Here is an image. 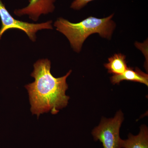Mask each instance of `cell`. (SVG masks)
I'll list each match as a JSON object with an SVG mask.
<instances>
[{
	"instance_id": "6",
	"label": "cell",
	"mask_w": 148,
	"mask_h": 148,
	"mask_svg": "<svg viewBox=\"0 0 148 148\" xmlns=\"http://www.w3.org/2000/svg\"><path fill=\"white\" fill-rule=\"evenodd\" d=\"M111 82L113 84H119L123 80L130 81L141 83L148 86V75L140 69H135L127 67L125 71L120 75H114L110 78Z\"/></svg>"
},
{
	"instance_id": "4",
	"label": "cell",
	"mask_w": 148,
	"mask_h": 148,
	"mask_svg": "<svg viewBox=\"0 0 148 148\" xmlns=\"http://www.w3.org/2000/svg\"><path fill=\"white\" fill-rule=\"evenodd\" d=\"M0 18L1 21V27L0 29V40L6 31L10 29H16L25 32L30 40L35 42L36 39V34L38 31L43 29H53L51 25L52 21H49L40 24H34L15 19L11 15L1 0H0Z\"/></svg>"
},
{
	"instance_id": "9",
	"label": "cell",
	"mask_w": 148,
	"mask_h": 148,
	"mask_svg": "<svg viewBox=\"0 0 148 148\" xmlns=\"http://www.w3.org/2000/svg\"><path fill=\"white\" fill-rule=\"evenodd\" d=\"M93 0H74L71 5V8L75 10H79L90 1Z\"/></svg>"
},
{
	"instance_id": "1",
	"label": "cell",
	"mask_w": 148,
	"mask_h": 148,
	"mask_svg": "<svg viewBox=\"0 0 148 148\" xmlns=\"http://www.w3.org/2000/svg\"><path fill=\"white\" fill-rule=\"evenodd\" d=\"M34 67L31 76L34 78V82L25 86L29 93L32 114L38 118L45 112L58 113L69 103L70 97L66 94L68 88L66 79L71 70L64 76L56 78L51 73V62L48 59L38 60Z\"/></svg>"
},
{
	"instance_id": "5",
	"label": "cell",
	"mask_w": 148,
	"mask_h": 148,
	"mask_svg": "<svg viewBox=\"0 0 148 148\" xmlns=\"http://www.w3.org/2000/svg\"><path fill=\"white\" fill-rule=\"evenodd\" d=\"M56 0H29V5L24 8L15 10L14 14L20 16L28 15L34 21H38L42 14L53 12L55 9Z\"/></svg>"
},
{
	"instance_id": "7",
	"label": "cell",
	"mask_w": 148,
	"mask_h": 148,
	"mask_svg": "<svg viewBox=\"0 0 148 148\" xmlns=\"http://www.w3.org/2000/svg\"><path fill=\"white\" fill-rule=\"evenodd\" d=\"M121 148H148V129L145 125L140 127V131L137 135L129 133L128 139L120 141Z\"/></svg>"
},
{
	"instance_id": "3",
	"label": "cell",
	"mask_w": 148,
	"mask_h": 148,
	"mask_svg": "<svg viewBox=\"0 0 148 148\" xmlns=\"http://www.w3.org/2000/svg\"><path fill=\"white\" fill-rule=\"evenodd\" d=\"M123 120V114L121 110L113 118L102 119L99 125L92 130L94 140L101 141L103 148H121L119 132Z\"/></svg>"
},
{
	"instance_id": "8",
	"label": "cell",
	"mask_w": 148,
	"mask_h": 148,
	"mask_svg": "<svg viewBox=\"0 0 148 148\" xmlns=\"http://www.w3.org/2000/svg\"><path fill=\"white\" fill-rule=\"evenodd\" d=\"M126 56L121 53H116L109 58L108 63L104 65L108 72L114 75L123 73L127 68Z\"/></svg>"
},
{
	"instance_id": "2",
	"label": "cell",
	"mask_w": 148,
	"mask_h": 148,
	"mask_svg": "<svg viewBox=\"0 0 148 148\" xmlns=\"http://www.w3.org/2000/svg\"><path fill=\"white\" fill-rule=\"evenodd\" d=\"M113 16L112 14L101 18L90 16L77 23L59 18L55 21L54 26L57 31L66 36L73 50L79 53L85 40L92 34H98L103 38H111L116 27L112 19Z\"/></svg>"
}]
</instances>
